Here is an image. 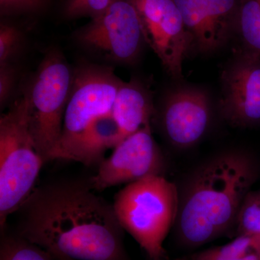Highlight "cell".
Listing matches in <instances>:
<instances>
[{
	"label": "cell",
	"mask_w": 260,
	"mask_h": 260,
	"mask_svg": "<svg viewBox=\"0 0 260 260\" xmlns=\"http://www.w3.org/2000/svg\"><path fill=\"white\" fill-rule=\"evenodd\" d=\"M94 191L88 181L36 187L18 210V235L55 257L129 260L112 203Z\"/></svg>",
	"instance_id": "6da1fadb"
},
{
	"label": "cell",
	"mask_w": 260,
	"mask_h": 260,
	"mask_svg": "<svg viewBox=\"0 0 260 260\" xmlns=\"http://www.w3.org/2000/svg\"><path fill=\"white\" fill-rule=\"evenodd\" d=\"M259 174L255 157L243 149L221 150L198 162L177 185L173 229L179 244L194 249L234 231L243 201Z\"/></svg>",
	"instance_id": "7a4b0ae2"
},
{
	"label": "cell",
	"mask_w": 260,
	"mask_h": 260,
	"mask_svg": "<svg viewBox=\"0 0 260 260\" xmlns=\"http://www.w3.org/2000/svg\"><path fill=\"white\" fill-rule=\"evenodd\" d=\"M121 227L150 260H164V240L174 228L179 207L177 184L164 176H151L128 184L112 203Z\"/></svg>",
	"instance_id": "3957f363"
},
{
	"label": "cell",
	"mask_w": 260,
	"mask_h": 260,
	"mask_svg": "<svg viewBox=\"0 0 260 260\" xmlns=\"http://www.w3.org/2000/svg\"><path fill=\"white\" fill-rule=\"evenodd\" d=\"M45 160L38 151L25 97L0 118V227L18 211L35 189Z\"/></svg>",
	"instance_id": "277c9868"
},
{
	"label": "cell",
	"mask_w": 260,
	"mask_h": 260,
	"mask_svg": "<svg viewBox=\"0 0 260 260\" xmlns=\"http://www.w3.org/2000/svg\"><path fill=\"white\" fill-rule=\"evenodd\" d=\"M122 82L112 67L88 63L74 70L62 131L48 162L74 160L95 121L112 113L116 93Z\"/></svg>",
	"instance_id": "5b68a950"
},
{
	"label": "cell",
	"mask_w": 260,
	"mask_h": 260,
	"mask_svg": "<svg viewBox=\"0 0 260 260\" xmlns=\"http://www.w3.org/2000/svg\"><path fill=\"white\" fill-rule=\"evenodd\" d=\"M73 78L74 70L61 51L51 49L23 93L36 146L46 162L60 138Z\"/></svg>",
	"instance_id": "8992f818"
},
{
	"label": "cell",
	"mask_w": 260,
	"mask_h": 260,
	"mask_svg": "<svg viewBox=\"0 0 260 260\" xmlns=\"http://www.w3.org/2000/svg\"><path fill=\"white\" fill-rule=\"evenodd\" d=\"M75 38L84 49L117 64H134L146 45L131 0H114L104 13L79 29Z\"/></svg>",
	"instance_id": "52a82bcc"
},
{
	"label": "cell",
	"mask_w": 260,
	"mask_h": 260,
	"mask_svg": "<svg viewBox=\"0 0 260 260\" xmlns=\"http://www.w3.org/2000/svg\"><path fill=\"white\" fill-rule=\"evenodd\" d=\"M145 44L173 78L182 79L183 62L192 51L190 36L174 0H131Z\"/></svg>",
	"instance_id": "ba28073f"
},
{
	"label": "cell",
	"mask_w": 260,
	"mask_h": 260,
	"mask_svg": "<svg viewBox=\"0 0 260 260\" xmlns=\"http://www.w3.org/2000/svg\"><path fill=\"white\" fill-rule=\"evenodd\" d=\"M167 162L152 135L151 124L121 141L110 156L98 167L88 181L95 191L122 184H131L151 176H164Z\"/></svg>",
	"instance_id": "9c48e42d"
},
{
	"label": "cell",
	"mask_w": 260,
	"mask_h": 260,
	"mask_svg": "<svg viewBox=\"0 0 260 260\" xmlns=\"http://www.w3.org/2000/svg\"><path fill=\"white\" fill-rule=\"evenodd\" d=\"M212 116L209 94L194 86H179L169 90L155 115L167 141L174 148L183 150L194 146L204 138Z\"/></svg>",
	"instance_id": "30bf717a"
},
{
	"label": "cell",
	"mask_w": 260,
	"mask_h": 260,
	"mask_svg": "<svg viewBox=\"0 0 260 260\" xmlns=\"http://www.w3.org/2000/svg\"><path fill=\"white\" fill-rule=\"evenodd\" d=\"M219 112L241 128L260 124V58L241 51L223 70Z\"/></svg>",
	"instance_id": "8fae6325"
},
{
	"label": "cell",
	"mask_w": 260,
	"mask_h": 260,
	"mask_svg": "<svg viewBox=\"0 0 260 260\" xmlns=\"http://www.w3.org/2000/svg\"><path fill=\"white\" fill-rule=\"evenodd\" d=\"M192 44V51L212 54L234 36L239 0H174Z\"/></svg>",
	"instance_id": "7c38bea8"
},
{
	"label": "cell",
	"mask_w": 260,
	"mask_h": 260,
	"mask_svg": "<svg viewBox=\"0 0 260 260\" xmlns=\"http://www.w3.org/2000/svg\"><path fill=\"white\" fill-rule=\"evenodd\" d=\"M112 112L123 140L151 124L156 112L151 90L138 78L123 81L116 93Z\"/></svg>",
	"instance_id": "4fadbf2b"
},
{
	"label": "cell",
	"mask_w": 260,
	"mask_h": 260,
	"mask_svg": "<svg viewBox=\"0 0 260 260\" xmlns=\"http://www.w3.org/2000/svg\"><path fill=\"white\" fill-rule=\"evenodd\" d=\"M235 34L241 51L260 58V0H239Z\"/></svg>",
	"instance_id": "5bb4252c"
},
{
	"label": "cell",
	"mask_w": 260,
	"mask_h": 260,
	"mask_svg": "<svg viewBox=\"0 0 260 260\" xmlns=\"http://www.w3.org/2000/svg\"><path fill=\"white\" fill-rule=\"evenodd\" d=\"M175 260H260L252 236H237L225 245L197 251Z\"/></svg>",
	"instance_id": "9a60e30c"
},
{
	"label": "cell",
	"mask_w": 260,
	"mask_h": 260,
	"mask_svg": "<svg viewBox=\"0 0 260 260\" xmlns=\"http://www.w3.org/2000/svg\"><path fill=\"white\" fill-rule=\"evenodd\" d=\"M0 260H58L40 246L17 234L2 238Z\"/></svg>",
	"instance_id": "2e32d148"
},
{
	"label": "cell",
	"mask_w": 260,
	"mask_h": 260,
	"mask_svg": "<svg viewBox=\"0 0 260 260\" xmlns=\"http://www.w3.org/2000/svg\"><path fill=\"white\" fill-rule=\"evenodd\" d=\"M234 231L237 236H260V189L246 194L239 210Z\"/></svg>",
	"instance_id": "e0dca14e"
},
{
	"label": "cell",
	"mask_w": 260,
	"mask_h": 260,
	"mask_svg": "<svg viewBox=\"0 0 260 260\" xmlns=\"http://www.w3.org/2000/svg\"><path fill=\"white\" fill-rule=\"evenodd\" d=\"M23 42V34L11 24L0 25V66L12 64Z\"/></svg>",
	"instance_id": "ac0fdd59"
},
{
	"label": "cell",
	"mask_w": 260,
	"mask_h": 260,
	"mask_svg": "<svg viewBox=\"0 0 260 260\" xmlns=\"http://www.w3.org/2000/svg\"><path fill=\"white\" fill-rule=\"evenodd\" d=\"M114 0H67L64 14L69 18L93 19L104 13Z\"/></svg>",
	"instance_id": "d6986e66"
},
{
	"label": "cell",
	"mask_w": 260,
	"mask_h": 260,
	"mask_svg": "<svg viewBox=\"0 0 260 260\" xmlns=\"http://www.w3.org/2000/svg\"><path fill=\"white\" fill-rule=\"evenodd\" d=\"M18 73L13 63L0 66V106L7 105L15 92Z\"/></svg>",
	"instance_id": "ffe728a7"
},
{
	"label": "cell",
	"mask_w": 260,
	"mask_h": 260,
	"mask_svg": "<svg viewBox=\"0 0 260 260\" xmlns=\"http://www.w3.org/2000/svg\"><path fill=\"white\" fill-rule=\"evenodd\" d=\"M47 0H0L2 15H13L35 11Z\"/></svg>",
	"instance_id": "44dd1931"
},
{
	"label": "cell",
	"mask_w": 260,
	"mask_h": 260,
	"mask_svg": "<svg viewBox=\"0 0 260 260\" xmlns=\"http://www.w3.org/2000/svg\"><path fill=\"white\" fill-rule=\"evenodd\" d=\"M254 237V246L256 252L260 254V236H253Z\"/></svg>",
	"instance_id": "7402d4cb"
},
{
	"label": "cell",
	"mask_w": 260,
	"mask_h": 260,
	"mask_svg": "<svg viewBox=\"0 0 260 260\" xmlns=\"http://www.w3.org/2000/svg\"><path fill=\"white\" fill-rule=\"evenodd\" d=\"M55 257V256H54ZM56 259H57L58 260H72L70 259H68V258H62V257H55Z\"/></svg>",
	"instance_id": "603a6c76"
}]
</instances>
